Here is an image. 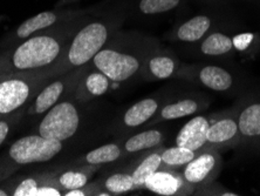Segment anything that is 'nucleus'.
Masks as SVG:
<instances>
[{"label": "nucleus", "mask_w": 260, "mask_h": 196, "mask_svg": "<svg viewBox=\"0 0 260 196\" xmlns=\"http://www.w3.org/2000/svg\"><path fill=\"white\" fill-rule=\"evenodd\" d=\"M211 19L208 15H196V17L191 18L188 21L179 25L175 31L174 38L176 40L188 42V44L198 42L208 34L209 30L211 29Z\"/></svg>", "instance_id": "nucleus-19"}, {"label": "nucleus", "mask_w": 260, "mask_h": 196, "mask_svg": "<svg viewBox=\"0 0 260 196\" xmlns=\"http://www.w3.org/2000/svg\"><path fill=\"white\" fill-rule=\"evenodd\" d=\"M72 2H76V0H60V2L58 3V7H60L61 5H64V4L72 3Z\"/></svg>", "instance_id": "nucleus-32"}, {"label": "nucleus", "mask_w": 260, "mask_h": 196, "mask_svg": "<svg viewBox=\"0 0 260 196\" xmlns=\"http://www.w3.org/2000/svg\"><path fill=\"white\" fill-rule=\"evenodd\" d=\"M164 135L160 130L148 129L136 134V135L128 137L121 146L125 156L136 154V153L143 151H149V149H156L158 147H162Z\"/></svg>", "instance_id": "nucleus-20"}, {"label": "nucleus", "mask_w": 260, "mask_h": 196, "mask_svg": "<svg viewBox=\"0 0 260 196\" xmlns=\"http://www.w3.org/2000/svg\"><path fill=\"white\" fill-rule=\"evenodd\" d=\"M19 119L18 114L7 115V117H0V146L6 141L7 137L12 132L15 122Z\"/></svg>", "instance_id": "nucleus-29"}, {"label": "nucleus", "mask_w": 260, "mask_h": 196, "mask_svg": "<svg viewBox=\"0 0 260 196\" xmlns=\"http://www.w3.org/2000/svg\"><path fill=\"white\" fill-rule=\"evenodd\" d=\"M102 188L108 191L110 195H120L128 193L134 189H137L135 182H134L133 176L130 173H114L109 175L102 183Z\"/></svg>", "instance_id": "nucleus-26"}, {"label": "nucleus", "mask_w": 260, "mask_h": 196, "mask_svg": "<svg viewBox=\"0 0 260 196\" xmlns=\"http://www.w3.org/2000/svg\"><path fill=\"white\" fill-rule=\"evenodd\" d=\"M10 195H12L11 190H6V189H3V188H0V196H10Z\"/></svg>", "instance_id": "nucleus-31"}, {"label": "nucleus", "mask_w": 260, "mask_h": 196, "mask_svg": "<svg viewBox=\"0 0 260 196\" xmlns=\"http://www.w3.org/2000/svg\"><path fill=\"white\" fill-rule=\"evenodd\" d=\"M162 147L156 148L150 154L145 155L142 160L139 161L136 167L133 169L130 175L133 176L134 182H135L137 189L139 188H144L145 181L149 176H151L155 172L162 168V159H160V153H162Z\"/></svg>", "instance_id": "nucleus-22"}, {"label": "nucleus", "mask_w": 260, "mask_h": 196, "mask_svg": "<svg viewBox=\"0 0 260 196\" xmlns=\"http://www.w3.org/2000/svg\"><path fill=\"white\" fill-rule=\"evenodd\" d=\"M209 119L210 125L206 132L208 148L221 151V149L240 146V136L235 110L230 109L211 114L209 115Z\"/></svg>", "instance_id": "nucleus-11"}, {"label": "nucleus", "mask_w": 260, "mask_h": 196, "mask_svg": "<svg viewBox=\"0 0 260 196\" xmlns=\"http://www.w3.org/2000/svg\"><path fill=\"white\" fill-rule=\"evenodd\" d=\"M255 36L252 33H240L238 36L233 37V47L240 52L250 51L253 45Z\"/></svg>", "instance_id": "nucleus-30"}, {"label": "nucleus", "mask_w": 260, "mask_h": 196, "mask_svg": "<svg viewBox=\"0 0 260 196\" xmlns=\"http://www.w3.org/2000/svg\"><path fill=\"white\" fill-rule=\"evenodd\" d=\"M210 105L208 97L203 94H188L182 98H177L174 101H169L160 106V108L152 120L149 121V125L157 124L160 121H169L181 119L189 115L196 114L202 110H205Z\"/></svg>", "instance_id": "nucleus-13"}, {"label": "nucleus", "mask_w": 260, "mask_h": 196, "mask_svg": "<svg viewBox=\"0 0 260 196\" xmlns=\"http://www.w3.org/2000/svg\"><path fill=\"white\" fill-rule=\"evenodd\" d=\"M81 125L78 101L64 99L48 109L38 126V134L47 139L67 141L78 132Z\"/></svg>", "instance_id": "nucleus-5"}, {"label": "nucleus", "mask_w": 260, "mask_h": 196, "mask_svg": "<svg viewBox=\"0 0 260 196\" xmlns=\"http://www.w3.org/2000/svg\"><path fill=\"white\" fill-rule=\"evenodd\" d=\"M88 65L76 70L68 71L62 74L55 75L39 91L32 101H30L27 113L29 115L45 114L56 103L67 99L74 93L76 85L80 81L83 73L87 71Z\"/></svg>", "instance_id": "nucleus-7"}, {"label": "nucleus", "mask_w": 260, "mask_h": 196, "mask_svg": "<svg viewBox=\"0 0 260 196\" xmlns=\"http://www.w3.org/2000/svg\"><path fill=\"white\" fill-rule=\"evenodd\" d=\"M181 0H140L139 10L145 15H154L169 12L178 7Z\"/></svg>", "instance_id": "nucleus-27"}, {"label": "nucleus", "mask_w": 260, "mask_h": 196, "mask_svg": "<svg viewBox=\"0 0 260 196\" xmlns=\"http://www.w3.org/2000/svg\"><path fill=\"white\" fill-rule=\"evenodd\" d=\"M124 153L120 142H112V144L103 145L101 147L88 152L86 155H83L81 162L85 166L99 167L101 164L115 162V161L122 159Z\"/></svg>", "instance_id": "nucleus-21"}, {"label": "nucleus", "mask_w": 260, "mask_h": 196, "mask_svg": "<svg viewBox=\"0 0 260 196\" xmlns=\"http://www.w3.org/2000/svg\"><path fill=\"white\" fill-rule=\"evenodd\" d=\"M110 86H112V80L102 72L98 70L86 71L76 85L73 98L80 103L89 102L105 95L110 90Z\"/></svg>", "instance_id": "nucleus-17"}, {"label": "nucleus", "mask_w": 260, "mask_h": 196, "mask_svg": "<svg viewBox=\"0 0 260 196\" xmlns=\"http://www.w3.org/2000/svg\"><path fill=\"white\" fill-rule=\"evenodd\" d=\"M117 24V20L109 18H98L90 21H86L85 19L68 45L63 59L56 70L58 74L91 63L93 58L116 33Z\"/></svg>", "instance_id": "nucleus-3"}, {"label": "nucleus", "mask_w": 260, "mask_h": 196, "mask_svg": "<svg viewBox=\"0 0 260 196\" xmlns=\"http://www.w3.org/2000/svg\"><path fill=\"white\" fill-rule=\"evenodd\" d=\"M210 125L209 117L197 115L186 122L176 136V145L183 146L191 151L200 153L208 148L206 132Z\"/></svg>", "instance_id": "nucleus-16"}, {"label": "nucleus", "mask_w": 260, "mask_h": 196, "mask_svg": "<svg viewBox=\"0 0 260 196\" xmlns=\"http://www.w3.org/2000/svg\"><path fill=\"white\" fill-rule=\"evenodd\" d=\"M181 67V61L171 53L154 48L145 58L141 76L149 81L167 80L177 75Z\"/></svg>", "instance_id": "nucleus-15"}, {"label": "nucleus", "mask_w": 260, "mask_h": 196, "mask_svg": "<svg viewBox=\"0 0 260 196\" xmlns=\"http://www.w3.org/2000/svg\"><path fill=\"white\" fill-rule=\"evenodd\" d=\"M62 151V142L47 139L40 134L22 136L9 148V159L15 164L47 162Z\"/></svg>", "instance_id": "nucleus-8"}, {"label": "nucleus", "mask_w": 260, "mask_h": 196, "mask_svg": "<svg viewBox=\"0 0 260 196\" xmlns=\"http://www.w3.org/2000/svg\"><path fill=\"white\" fill-rule=\"evenodd\" d=\"M81 14L82 13L72 12V11H45V12L33 15L27 20L21 22L14 30V32L11 33L10 47L34 36V34L44 32V31H47L54 27V26L62 25L64 22L82 17Z\"/></svg>", "instance_id": "nucleus-12"}, {"label": "nucleus", "mask_w": 260, "mask_h": 196, "mask_svg": "<svg viewBox=\"0 0 260 196\" xmlns=\"http://www.w3.org/2000/svg\"><path fill=\"white\" fill-rule=\"evenodd\" d=\"M177 75L186 81L196 83L203 88H208L218 93L235 92L243 82L238 73L216 64L182 66Z\"/></svg>", "instance_id": "nucleus-6"}, {"label": "nucleus", "mask_w": 260, "mask_h": 196, "mask_svg": "<svg viewBox=\"0 0 260 196\" xmlns=\"http://www.w3.org/2000/svg\"><path fill=\"white\" fill-rule=\"evenodd\" d=\"M197 153L191 149L176 145L174 147L162 149L160 159H162V168H181L188 164L196 156Z\"/></svg>", "instance_id": "nucleus-25"}, {"label": "nucleus", "mask_w": 260, "mask_h": 196, "mask_svg": "<svg viewBox=\"0 0 260 196\" xmlns=\"http://www.w3.org/2000/svg\"><path fill=\"white\" fill-rule=\"evenodd\" d=\"M48 178H44L41 175H37V176H29V178H26L24 180H21L17 186H15L14 189L12 190V195L13 196H28L30 190L34 189V188L41 186L47 182Z\"/></svg>", "instance_id": "nucleus-28"}, {"label": "nucleus", "mask_w": 260, "mask_h": 196, "mask_svg": "<svg viewBox=\"0 0 260 196\" xmlns=\"http://www.w3.org/2000/svg\"><path fill=\"white\" fill-rule=\"evenodd\" d=\"M86 169H79V171H66L61 173L58 179H54L55 186L62 190V194L67 190L78 189L88 184L90 175L93 174L96 167L85 166Z\"/></svg>", "instance_id": "nucleus-24"}, {"label": "nucleus", "mask_w": 260, "mask_h": 196, "mask_svg": "<svg viewBox=\"0 0 260 196\" xmlns=\"http://www.w3.org/2000/svg\"><path fill=\"white\" fill-rule=\"evenodd\" d=\"M160 98H145L134 103L122 115L121 124L125 129H135L147 124L158 112L162 101Z\"/></svg>", "instance_id": "nucleus-18"}, {"label": "nucleus", "mask_w": 260, "mask_h": 196, "mask_svg": "<svg viewBox=\"0 0 260 196\" xmlns=\"http://www.w3.org/2000/svg\"><path fill=\"white\" fill-rule=\"evenodd\" d=\"M86 18L79 17L22 40L0 54V75L58 74L68 45Z\"/></svg>", "instance_id": "nucleus-1"}, {"label": "nucleus", "mask_w": 260, "mask_h": 196, "mask_svg": "<svg viewBox=\"0 0 260 196\" xmlns=\"http://www.w3.org/2000/svg\"><path fill=\"white\" fill-rule=\"evenodd\" d=\"M221 171V157L219 151L205 148L197 153L190 162L184 166L182 175L194 189L200 190L211 184Z\"/></svg>", "instance_id": "nucleus-10"}, {"label": "nucleus", "mask_w": 260, "mask_h": 196, "mask_svg": "<svg viewBox=\"0 0 260 196\" xmlns=\"http://www.w3.org/2000/svg\"><path fill=\"white\" fill-rule=\"evenodd\" d=\"M5 173H4L3 171H2V169H0V181H2V180L4 179V178H5Z\"/></svg>", "instance_id": "nucleus-33"}, {"label": "nucleus", "mask_w": 260, "mask_h": 196, "mask_svg": "<svg viewBox=\"0 0 260 196\" xmlns=\"http://www.w3.org/2000/svg\"><path fill=\"white\" fill-rule=\"evenodd\" d=\"M144 188L163 196L190 195L196 191L191 184L185 181L182 174L169 168H160L149 176Z\"/></svg>", "instance_id": "nucleus-14"}, {"label": "nucleus", "mask_w": 260, "mask_h": 196, "mask_svg": "<svg viewBox=\"0 0 260 196\" xmlns=\"http://www.w3.org/2000/svg\"><path fill=\"white\" fill-rule=\"evenodd\" d=\"M55 75H0V117L20 113Z\"/></svg>", "instance_id": "nucleus-4"}, {"label": "nucleus", "mask_w": 260, "mask_h": 196, "mask_svg": "<svg viewBox=\"0 0 260 196\" xmlns=\"http://www.w3.org/2000/svg\"><path fill=\"white\" fill-rule=\"evenodd\" d=\"M233 48L232 38L220 32L204 37L200 45L201 54L204 57H224L230 54Z\"/></svg>", "instance_id": "nucleus-23"}, {"label": "nucleus", "mask_w": 260, "mask_h": 196, "mask_svg": "<svg viewBox=\"0 0 260 196\" xmlns=\"http://www.w3.org/2000/svg\"><path fill=\"white\" fill-rule=\"evenodd\" d=\"M154 48L156 45L150 40H130V37L121 38L115 33L93 58L91 64L112 82H128L141 76L145 58Z\"/></svg>", "instance_id": "nucleus-2"}, {"label": "nucleus", "mask_w": 260, "mask_h": 196, "mask_svg": "<svg viewBox=\"0 0 260 196\" xmlns=\"http://www.w3.org/2000/svg\"><path fill=\"white\" fill-rule=\"evenodd\" d=\"M240 146L260 151V90L251 91L236 103Z\"/></svg>", "instance_id": "nucleus-9"}]
</instances>
